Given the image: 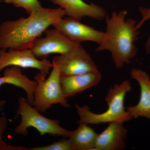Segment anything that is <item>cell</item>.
I'll return each mask as SVG.
<instances>
[{"label": "cell", "instance_id": "9a60e30c", "mask_svg": "<svg viewBox=\"0 0 150 150\" xmlns=\"http://www.w3.org/2000/svg\"><path fill=\"white\" fill-rule=\"evenodd\" d=\"M98 134L88 124H79V127L71 131L69 139L75 150H95V146Z\"/></svg>", "mask_w": 150, "mask_h": 150}, {"label": "cell", "instance_id": "52a82bcc", "mask_svg": "<svg viewBox=\"0 0 150 150\" xmlns=\"http://www.w3.org/2000/svg\"><path fill=\"white\" fill-rule=\"evenodd\" d=\"M45 37L38 38L30 50L38 59H47L52 54L67 53L81 43H75L58 30L46 29Z\"/></svg>", "mask_w": 150, "mask_h": 150}, {"label": "cell", "instance_id": "8992f818", "mask_svg": "<svg viewBox=\"0 0 150 150\" xmlns=\"http://www.w3.org/2000/svg\"><path fill=\"white\" fill-rule=\"evenodd\" d=\"M62 76H69L99 71L91 56L80 44L67 53L52 59Z\"/></svg>", "mask_w": 150, "mask_h": 150}, {"label": "cell", "instance_id": "5b68a950", "mask_svg": "<svg viewBox=\"0 0 150 150\" xmlns=\"http://www.w3.org/2000/svg\"><path fill=\"white\" fill-rule=\"evenodd\" d=\"M46 76V75L39 72L34 77L37 86L33 106L42 113H45L54 105L59 104L65 108L69 107L70 104L62 91L61 74L58 67L53 64L52 71L47 79Z\"/></svg>", "mask_w": 150, "mask_h": 150}, {"label": "cell", "instance_id": "4fadbf2b", "mask_svg": "<svg viewBox=\"0 0 150 150\" xmlns=\"http://www.w3.org/2000/svg\"><path fill=\"white\" fill-rule=\"evenodd\" d=\"M101 78L99 71L73 76H61L62 91L67 99L97 85Z\"/></svg>", "mask_w": 150, "mask_h": 150}, {"label": "cell", "instance_id": "ffe728a7", "mask_svg": "<svg viewBox=\"0 0 150 150\" xmlns=\"http://www.w3.org/2000/svg\"><path fill=\"white\" fill-rule=\"evenodd\" d=\"M6 103V101L4 100H0V112L3 110V108Z\"/></svg>", "mask_w": 150, "mask_h": 150}, {"label": "cell", "instance_id": "7c38bea8", "mask_svg": "<svg viewBox=\"0 0 150 150\" xmlns=\"http://www.w3.org/2000/svg\"><path fill=\"white\" fill-rule=\"evenodd\" d=\"M121 122L109 123L97 137L95 149L97 150H121L126 147L128 131Z\"/></svg>", "mask_w": 150, "mask_h": 150}, {"label": "cell", "instance_id": "277c9868", "mask_svg": "<svg viewBox=\"0 0 150 150\" xmlns=\"http://www.w3.org/2000/svg\"><path fill=\"white\" fill-rule=\"evenodd\" d=\"M18 102V109L15 116L16 118L20 116L21 121L15 129L16 134L26 136L28 134V128L33 127L41 136L49 134L54 137H63L65 138L69 137L71 131L60 126L59 120L44 117L24 98H19Z\"/></svg>", "mask_w": 150, "mask_h": 150}, {"label": "cell", "instance_id": "3957f363", "mask_svg": "<svg viewBox=\"0 0 150 150\" xmlns=\"http://www.w3.org/2000/svg\"><path fill=\"white\" fill-rule=\"evenodd\" d=\"M131 89V84L127 80L111 87L105 98L108 108L106 111L102 113L93 112L87 105L81 106L77 104L75 105L79 117L78 124L97 125L115 122L124 123L130 121L133 118L124 106V101L126 95Z\"/></svg>", "mask_w": 150, "mask_h": 150}, {"label": "cell", "instance_id": "6da1fadb", "mask_svg": "<svg viewBox=\"0 0 150 150\" xmlns=\"http://www.w3.org/2000/svg\"><path fill=\"white\" fill-rule=\"evenodd\" d=\"M62 8L42 7L26 18L6 21L0 25V48L23 49L31 48L33 43L51 25L66 15Z\"/></svg>", "mask_w": 150, "mask_h": 150}, {"label": "cell", "instance_id": "d6986e66", "mask_svg": "<svg viewBox=\"0 0 150 150\" xmlns=\"http://www.w3.org/2000/svg\"><path fill=\"white\" fill-rule=\"evenodd\" d=\"M139 11L141 15H142V18L141 21L137 24V28L138 30L139 29L145 21L150 19V8H146L141 7L140 8ZM145 46H146L147 53L148 54H150V37L148 39Z\"/></svg>", "mask_w": 150, "mask_h": 150}, {"label": "cell", "instance_id": "ba28073f", "mask_svg": "<svg viewBox=\"0 0 150 150\" xmlns=\"http://www.w3.org/2000/svg\"><path fill=\"white\" fill-rule=\"evenodd\" d=\"M10 66L37 69L47 76L53 64L47 59H37L30 48L9 49L8 51L0 48V72Z\"/></svg>", "mask_w": 150, "mask_h": 150}, {"label": "cell", "instance_id": "8fae6325", "mask_svg": "<svg viewBox=\"0 0 150 150\" xmlns=\"http://www.w3.org/2000/svg\"><path fill=\"white\" fill-rule=\"evenodd\" d=\"M64 10L66 15L80 21L88 17L101 20L107 16L106 11L102 7L93 4H87L82 0H50Z\"/></svg>", "mask_w": 150, "mask_h": 150}, {"label": "cell", "instance_id": "ac0fdd59", "mask_svg": "<svg viewBox=\"0 0 150 150\" xmlns=\"http://www.w3.org/2000/svg\"><path fill=\"white\" fill-rule=\"evenodd\" d=\"M7 118L5 116H0V150H28L21 146H15L6 144L3 139V134L8 126Z\"/></svg>", "mask_w": 150, "mask_h": 150}, {"label": "cell", "instance_id": "7a4b0ae2", "mask_svg": "<svg viewBox=\"0 0 150 150\" xmlns=\"http://www.w3.org/2000/svg\"><path fill=\"white\" fill-rule=\"evenodd\" d=\"M127 14L126 11L122 10L113 12L110 17L107 15L104 38L96 49V51H110L117 69H122L129 64L138 52L135 43L140 32L135 20L126 19Z\"/></svg>", "mask_w": 150, "mask_h": 150}, {"label": "cell", "instance_id": "2e32d148", "mask_svg": "<svg viewBox=\"0 0 150 150\" xmlns=\"http://www.w3.org/2000/svg\"><path fill=\"white\" fill-rule=\"evenodd\" d=\"M2 2L12 4L16 8H24L29 14L42 7L38 0H2Z\"/></svg>", "mask_w": 150, "mask_h": 150}, {"label": "cell", "instance_id": "e0dca14e", "mask_svg": "<svg viewBox=\"0 0 150 150\" xmlns=\"http://www.w3.org/2000/svg\"><path fill=\"white\" fill-rule=\"evenodd\" d=\"M29 150H75L69 138L62 139L50 145L29 148Z\"/></svg>", "mask_w": 150, "mask_h": 150}, {"label": "cell", "instance_id": "30bf717a", "mask_svg": "<svg viewBox=\"0 0 150 150\" xmlns=\"http://www.w3.org/2000/svg\"><path fill=\"white\" fill-rule=\"evenodd\" d=\"M131 77L139 83L140 89L139 100L136 105L126 108L133 118L144 117L150 120V77L144 71L133 68Z\"/></svg>", "mask_w": 150, "mask_h": 150}, {"label": "cell", "instance_id": "5bb4252c", "mask_svg": "<svg viewBox=\"0 0 150 150\" xmlns=\"http://www.w3.org/2000/svg\"><path fill=\"white\" fill-rule=\"evenodd\" d=\"M5 84L12 85L23 89L26 93L27 101L32 105L37 83L23 74L21 67L10 66L6 68L4 71V76L0 77V86Z\"/></svg>", "mask_w": 150, "mask_h": 150}, {"label": "cell", "instance_id": "9c48e42d", "mask_svg": "<svg viewBox=\"0 0 150 150\" xmlns=\"http://www.w3.org/2000/svg\"><path fill=\"white\" fill-rule=\"evenodd\" d=\"M53 26L74 42L78 43L88 41L100 45L104 36V32L97 30L70 17L62 18Z\"/></svg>", "mask_w": 150, "mask_h": 150}]
</instances>
